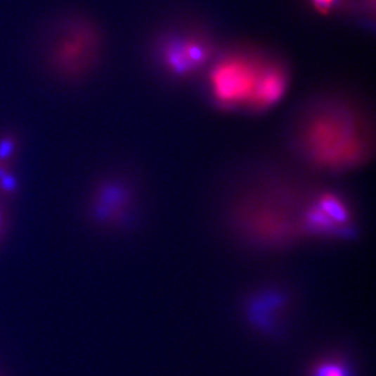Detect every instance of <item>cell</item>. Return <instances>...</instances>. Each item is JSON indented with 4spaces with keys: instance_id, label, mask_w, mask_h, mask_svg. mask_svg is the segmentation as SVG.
<instances>
[{
    "instance_id": "6da1fadb",
    "label": "cell",
    "mask_w": 376,
    "mask_h": 376,
    "mask_svg": "<svg viewBox=\"0 0 376 376\" xmlns=\"http://www.w3.org/2000/svg\"><path fill=\"white\" fill-rule=\"evenodd\" d=\"M289 146L312 169L347 173L374 154V126L367 111L347 96H320L301 106L289 125Z\"/></svg>"
},
{
    "instance_id": "7a4b0ae2",
    "label": "cell",
    "mask_w": 376,
    "mask_h": 376,
    "mask_svg": "<svg viewBox=\"0 0 376 376\" xmlns=\"http://www.w3.org/2000/svg\"><path fill=\"white\" fill-rule=\"evenodd\" d=\"M241 187L229 206V224L239 239L261 248L286 247L307 236L313 193L280 177H259Z\"/></svg>"
},
{
    "instance_id": "3957f363",
    "label": "cell",
    "mask_w": 376,
    "mask_h": 376,
    "mask_svg": "<svg viewBox=\"0 0 376 376\" xmlns=\"http://www.w3.org/2000/svg\"><path fill=\"white\" fill-rule=\"evenodd\" d=\"M274 58L234 51L213 60L209 84L212 101L227 111H263V88Z\"/></svg>"
},
{
    "instance_id": "277c9868",
    "label": "cell",
    "mask_w": 376,
    "mask_h": 376,
    "mask_svg": "<svg viewBox=\"0 0 376 376\" xmlns=\"http://www.w3.org/2000/svg\"><path fill=\"white\" fill-rule=\"evenodd\" d=\"M101 38L91 23L74 20L60 28L49 51V64L64 77H79L94 66Z\"/></svg>"
},
{
    "instance_id": "5b68a950",
    "label": "cell",
    "mask_w": 376,
    "mask_h": 376,
    "mask_svg": "<svg viewBox=\"0 0 376 376\" xmlns=\"http://www.w3.org/2000/svg\"><path fill=\"white\" fill-rule=\"evenodd\" d=\"M159 59L167 73L179 78L191 77L212 64V42L201 32L184 31L160 42Z\"/></svg>"
},
{
    "instance_id": "8992f818",
    "label": "cell",
    "mask_w": 376,
    "mask_h": 376,
    "mask_svg": "<svg viewBox=\"0 0 376 376\" xmlns=\"http://www.w3.org/2000/svg\"><path fill=\"white\" fill-rule=\"evenodd\" d=\"M354 215L344 198L331 192L313 194L306 215L307 236L347 237Z\"/></svg>"
},
{
    "instance_id": "52a82bcc",
    "label": "cell",
    "mask_w": 376,
    "mask_h": 376,
    "mask_svg": "<svg viewBox=\"0 0 376 376\" xmlns=\"http://www.w3.org/2000/svg\"><path fill=\"white\" fill-rule=\"evenodd\" d=\"M126 198L122 187L118 184H105L99 188L94 199V215L99 220L114 223L126 211Z\"/></svg>"
},
{
    "instance_id": "ba28073f",
    "label": "cell",
    "mask_w": 376,
    "mask_h": 376,
    "mask_svg": "<svg viewBox=\"0 0 376 376\" xmlns=\"http://www.w3.org/2000/svg\"><path fill=\"white\" fill-rule=\"evenodd\" d=\"M16 139L10 134L0 137V192L13 194L18 189V182L11 173V163L16 156Z\"/></svg>"
},
{
    "instance_id": "9c48e42d",
    "label": "cell",
    "mask_w": 376,
    "mask_h": 376,
    "mask_svg": "<svg viewBox=\"0 0 376 376\" xmlns=\"http://www.w3.org/2000/svg\"><path fill=\"white\" fill-rule=\"evenodd\" d=\"M311 376H354V374L347 363L330 358L316 364Z\"/></svg>"
},
{
    "instance_id": "30bf717a",
    "label": "cell",
    "mask_w": 376,
    "mask_h": 376,
    "mask_svg": "<svg viewBox=\"0 0 376 376\" xmlns=\"http://www.w3.org/2000/svg\"><path fill=\"white\" fill-rule=\"evenodd\" d=\"M316 9L319 11V13H323V14H328L330 13L331 10L334 9L335 6L342 3V0H311Z\"/></svg>"
},
{
    "instance_id": "8fae6325",
    "label": "cell",
    "mask_w": 376,
    "mask_h": 376,
    "mask_svg": "<svg viewBox=\"0 0 376 376\" xmlns=\"http://www.w3.org/2000/svg\"><path fill=\"white\" fill-rule=\"evenodd\" d=\"M5 227H6V215L4 209L0 207V239L4 236Z\"/></svg>"
}]
</instances>
